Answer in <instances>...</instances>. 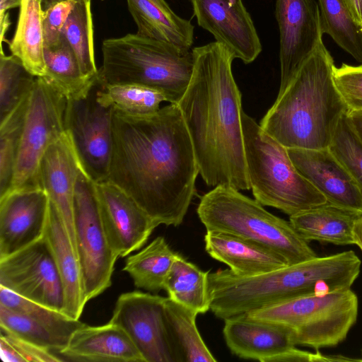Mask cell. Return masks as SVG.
<instances>
[{
    "mask_svg": "<svg viewBox=\"0 0 362 362\" xmlns=\"http://www.w3.org/2000/svg\"><path fill=\"white\" fill-rule=\"evenodd\" d=\"M199 168L177 104L139 116L113 108L112 151L107 180L158 226H177L195 193Z\"/></svg>",
    "mask_w": 362,
    "mask_h": 362,
    "instance_id": "6da1fadb",
    "label": "cell"
},
{
    "mask_svg": "<svg viewBox=\"0 0 362 362\" xmlns=\"http://www.w3.org/2000/svg\"><path fill=\"white\" fill-rule=\"evenodd\" d=\"M189 84L177 103L199 173L208 186L250 189L241 93L232 73L233 54L215 41L192 49Z\"/></svg>",
    "mask_w": 362,
    "mask_h": 362,
    "instance_id": "7a4b0ae2",
    "label": "cell"
},
{
    "mask_svg": "<svg viewBox=\"0 0 362 362\" xmlns=\"http://www.w3.org/2000/svg\"><path fill=\"white\" fill-rule=\"evenodd\" d=\"M360 270L361 261L352 250L256 276L219 269L209 274L210 310L224 320L296 297L351 288Z\"/></svg>",
    "mask_w": 362,
    "mask_h": 362,
    "instance_id": "3957f363",
    "label": "cell"
},
{
    "mask_svg": "<svg viewBox=\"0 0 362 362\" xmlns=\"http://www.w3.org/2000/svg\"><path fill=\"white\" fill-rule=\"evenodd\" d=\"M334 59L321 40L259 125L287 148H328L349 108L333 78Z\"/></svg>",
    "mask_w": 362,
    "mask_h": 362,
    "instance_id": "277c9868",
    "label": "cell"
},
{
    "mask_svg": "<svg viewBox=\"0 0 362 362\" xmlns=\"http://www.w3.org/2000/svg\"><path fill=\"white\" fill-rule=\"evenodd\" d=\"M102 53L100 86L140 84L159 90L170 103H179L193 72L192 50L137 33L105 40Z\"/></svg>",
    "mask_w": 362,
    "mask_h": 362,
    "instance_id": "5b68a950",
    "label": "cell"
},
{
    "mask_svg": "<svg viewBox=\"0 0 362 362\" xmlns=\"http://www.w3.org/2000/svg\"><path fill=\"white\" fill-rule=\"evenodd\" d=\"M241 119L246 167L255 199L289 216L327 203L297 170L286 147L243 111Z\"/></svg>",
    "mask_w": 362,
    "mask_h": 362,
    "instance_id": "8992f818",
    "label": "cell"
},
{
    "mask_svg": "<svg viewBox=\"0 0 362 362\" xmlns=\"http://www.w3.org/2000/svg\"><path fill=\"white\" fill-rule=\"evenodd\" d=\"M239 191L217 186L201 198L197 211L206 230L255 241L278 252L289 265L317 257L290 221L269 213Z\"/></svg>",
    "mask_w": 362,
    "mask_h": 362,
    "instance_id": "52a82bcc",
    "label": "cell"
},
{
    "mask_svg": "<svg viewBox=\"0 0 362 362\" xmlns=\"http://www.w3.org/2000/svg\"><path fill=\"white\" fill-rule=\"evenodd\" d=\"M358 302L351 288L299 296L257 309L248 318L288 328L295 346L317 351L343 341L358 316Z\"/></svg>",
    "mask_w": 362,
    "mask_h": 362,
    "instance_id": "ba28073f",
    "label": "cell"
},
{
    "mask_svg": "<svg viewBox=\"0 0 362 362\" xmlns=\"http://www.w3.org/2000/svg\"><path fill=\"white\" fill-rule=\"evenodd\" d=\"M66 96L45 76L36 77L28 97L13 176L7 193L40 186L42 160L49 146L66 131Z\"/></svg>",
    "mask_w": 362,
    "mask_h": 362,
    "instance_id": "9c48e42d",
    "label": "cell"
},
{
    "mask_svg": "<svg viewBox=\"0 0 362 362\" xmlns=\"http://www.w3.org/2000/svg\"><path fill=\"white\" fill-rule=\"evenodd\" d=\"M74 220L83 292L87 303L111 286L118 256L108 240L95 184L82 170L76 183Z\"/></svg>",
    "mask_w": 362,
    "mask_h": 362,
    "instance_id": "30bf717a",
    "label": "cell"
},
{
    "mask_svg": "<svg viewBox=\"0 0 362 362\" xmlns=\"http://www.w3.org/2000/svg\"><path fill=\"white\" fill-rule=\"evenodd\" d=\"M165 297L139 291L121 294L110 322L129 335L145 362H182L170 333Z\"/></svg>",
    "mask_w": 362,
    "mask_h": 362,
    "instance_id": "8fae6325",
    "label": "cell"
},
{
    "mask_svg": "<svg viewBox=\"0 0 362 362\" xmlns=\"http://www.w3.org/2000/svg\"><path fill=\"white\" fill-rule=\"evenodd\" d=\"M98 82L87 96L67 100L65 115L83 172L93 182L107 180L112 151L113 107L98 103Z\"/></svg>",
    "mask_w": 362,
    "mask_h": 362,
    "instance_id": "7c38bea8",
    "label": "cell"
},
{
    "mask_svg": "<svg viewBox=\"0 0 362 362\" xmlns=\"http://www.w3.org/2000/svg\"><path fill=\"white\" fill-rule=\"evenodd\" d=\"M0 286L63 313L64 287L45 235L29 246L0 259Z\"/></svg>",
    "mask_w": 362,
    "mask_h": 362,
    "instance_id": "4fadbf2b",
    "label": "cell"
},
{
    "mask_svg": "<svg viewBox=\"0 0 362 362\" xmlns=\"http://www.w3.org/2000/svg\"><path fill=\"white\" fill-rule=\"evenodd\" d=\"M279 30L281 93L322 40L320 13L315 0H276Z\"/></svg>",
    "mask_w": 362,
    "mask_h": 362,
    "instance_id": "5bb4252c",
    "label": "cell"
},
{
    "mask_svg": "<svg viewBox=\"0 0 362 362\" xmlns=\"http://www.w3.org/2000/svg\"><path fill=\"white\" fill-rule=\"evenodd\" d=\"M49 205L41 186L11 191L0 197V259L44 237Z\"/></svg>",
    "mask_w": 362,
    "mask_h": 362,
    "instance_id": "9a60e30c",
    "label": "cell"
},
{
    "mask_svg": "<svg viewBox=\"0 0 362 362\" xmlns=\"http://www.w3.org/2000/svg\"><path fill=\"white\" fill-rule=\"evenodd\" d=\"M198 25L235 59L252 62L262 52L257 32L242 0H191Z\"/></svg>",
    "mask_w": 362,
    "mask_h": 362,
    "instance_id": "2e32d148",
    "label": "cell"
},
{
    "mask_svg": "<svg viewBox=\"0 0 362 362\" xmlns=\"http://www.w3.org/2000/svg\"><path fill=\"white\" fill-rule=\"evenodd\" d=\"M110 245L118 257L140 249L158 226L139 204L108 180L94 182Z\"/></svg>",
    "mask_w": 362,
    "mask_h": 362,
    "instance_id": "e0dca14e",
    "label": "cell"
},
{
    "mask_svg": "<svg viewBox=\"0 0 362 362\" xmlns=\"http://www.w3.org/2000/svg\"><path fill=\"white\" fill-rule=\"evenodd\" d=\"M288 152L299 173L327 202L362 214V189L328 148H288Z\"/></svg>",
    "mask_w": 362,
    "mask_h": 362,
    "instance_id": "ac0fdd59",
    "label": "cell"
},
{
    "mask_svg": "<svg viewBox=\"0 0 362 362\" xmlns=\"http://www.w3.org/2000/svg\"><path fill=\"white\" fill-rule=\"evenodd\" d=\"M83 171L69 133L66 130L45 153L39 170V183L57 209L76 250L74 204L76 183Z\"/></svg>",
    "mask_w": 362,
    "mask_h": 362,
    "instance_id": "d6986e66",
    "label": "cell"
},
{
    "mask_svg": "<svg viewBox=\"0 0 362 362\" xmlns=\"http://www.w3.org/2000/svg\"><path fill=\"white\" fill-rule=\"evenodd\" d=\"M223 337L230 352L243 359L269 361L296 346L291 331L282 325L255 320L245 315L224 320Z\"/></svg>",
    "mask_w": 362,
    "mask_h": 362,
    "instance_id": "ffe728a7",
    "label": "cell"
},
{
    "mask_svg": "<svg viewBox=\"0 0 362 362\" xmlns=\"http://www.w3.org/2000/svg\"><path fill=\"white\" fill-rule=\"evenodd\" d=\"M59 354L76 361L145 362L127 332L110 322L78 328Z\"/></svg>",
    "mask_w": 362,
    "mask_h": 362,
    "instance_id": "44dd1931",
    "label": "cell"
},
{
    "mask_svg": "<svg viewBox=\"0 0 362 362\" xmlns=\"http://www.w3.org/2000/svg\"><path fill=\"white\" fill-rule=\"evenodd\" d=\"M205 250L214 259L227 264L239 276H251L287 265L286 259L274 250L226 232L206 230Z\"/></svg>",
    "mask_w": 362,
    "mask_h": 362,
    "instance_id": "7402d4cb",
    "label": "cell"
},
{
    "mask_svg": "<svg viewBox=\"0 0 362 362\" xmlns=\"http://www.w3.org/2000/svg\"><path fill=\"white\" fill-rule=\"evenodd\" d=\"M45 236L53 252L64 287L63 313L73 319L79 320L86 304L81 266L64 223L50 200Z\"/></svg>",
    "mask_w": 362,
    "mask_h": 362,
    "instance_id": "603a6c76",
    "label": "cell"
},
{
    "mask_svg": "<svg viewBox=\"0 0 362 362\" xmlns=\"http://www.w3.org/2000/svg\"><path fill=\"white\" fill-rule=\"evenodd\" d=\"M137 34L191 50L194 25L177 16L165 0H127Z\"/></svg>",
    "mask_w": 362,
    "mask_h": 362,
    "instance_id": "cb8c5ba5",
    "label": "cell"
},
{
    "mask_svg": "<svg viewBox=\"0 0 362 362\" xmlns=\"http://www.w3.org/2000/svg\"><path fill=\"white\" fill-rule=\"evenodd\" d=\"M362 214L328 202L289 216L296 231L307 241L337 245H355L354 228Z\"/></svg>",
    "mask_w": 362,
    "mask_h": 362,
    "instance_id": "d4e9b609",
    "label": "cell"
},
{
    "mask_svg": "<svg viewBox=\"0 0 362 362\" xmlns=\"http://www.w3.org/2000/svg\"><path fill=\"white\" fill-rule=\"evenodd\" d=\"M19 8L16 30L8 42L9 49L33 75L45 76L42 0H21Z\"/></svg>",
    "mask_w": 362,
    "mask_h": 362,
    "instance_id": "484cf974",
    "label": "cell"
},
{
    "mask_svg": "<svg viewBox=\"0 0 362 362\" xmlns=\"http://www.w3.org/2000/svg\"><path fill=\"white\" fill-rule=\"evenodd\" d=\"M45 76L67 100L87 96L98 83V78L85 76L76 55L63 34L55 43L45 46Z\"/></svg>",
    "mask_w": 362,
    "mask_h": 362,
    "instance_id": "4316f807",
    "label": "cell"
},
{
    "mask_svg": "<svg viewBox=\"0 0 362 362\" xmlns=\"http://www.w3.org/2000/svg\"><path fill=\"white\" fill-rule=\"evenodd\" d=\"M177 255L165 238L158 236L139 252L129 255L123 270L129 274L136 287L158 293L163 289Z\"/></svg>",
    "mask_w": 362,
    "mask_h": 362,
    "instance_id": "83f0119b",
    "label": "cell"
},
{
    "mask_svg": "<svg viewBox=\"0 0 362 362\" xmlns=\"http://www.w3.org/2000/svg\"><path fill=\"white\" fill-rule=\"evenodd\" d=\"M209 274L177 253L165 278L163 289L175 301L197 314L205 313L210 310Z\"/></svg>",
    "mask_w": 362,
    "mask_h": 362,
    "instance_id": "f1b7e54d",
    "label": "cell"
},
{
    "mask_svg": "<svg viewBox=\"0 0 362 362\" xmlns=\"http://www.w3.org/2000/svg\"><path fill=\"white\" fill-rule=\"evenodd\" d=\"M168 327L182 362H216L198 331L194 310L165 298Z\"/></svg>",
    "mask_w": 362,
    "mask_h": 362,
    "instance_id": "f546056e",
    "label": "cell"
},
{
    "mask_svg": "<svg viewBox=\"0 0 362 362\" xmlns=\"http://www.w3.org/2000/svg\"><path fill=\"white\" fill-rule=\"evenodd\" d=\"M322 31L362 63V30L344 0H318Z\"/></svg>",
    "mask_w": 362,
    "mask_h": 362,
    "instance_id": "4dcf8cb0",
    "label": "cell"
},
{
    "mask_svg": "<svg viewBox=\"0 0 362 362\" xmlns=\"http://www.w3.org/2000/svg\"><path fill=\"white\" fill-rule=\"evenodd\" d=\"M99 103L122 112L139 116L158 112L160 103L167 101L159 90L136 83L109 84L99 87L96 92Z\"/></svg>",
    "mask_w": 362,
    "mask_h": 362,
    "instance_id": "1f68e13d",
    "label": "cell"
},
{
    "mask_svg": "<svg viewBox=\"0 0 362 362\" xmlns=\"http://www.w3.org/2000/svg\"><path fill=\"white\" fill-rule=\"evenodd\" d=\"M62 34L74 51L83 74L98 78L94 54L91 0L76 2Z\"/></svg>",
    "mask_w": 362,
    "mask_h": 362,
    "instance_id": "d6a6232c",
    "label": "cell"
},
{
    "mask_svg": "<svg viewBox=\"0 0 362 362\" xmlns=\"http://www.w3.org/2000/svg\"><path fill=\"white\" fill-rule=\"evenodd\" d=\"M0 305L30 317L68 341L76 329L86 325L79 320L73 319L61 311L30 300L2 286H0Z\"/></svg>",
    "mask_w": 362,
    "mask_h": 362,
    "instance_id": "836d02e7",
    "label": "cell"
},
{
    "mask_svg": "<svg viewBox=\"0 0 362 362\" xmlns=\"http://www.w3.org/2000/svg\"><path fill=\"white\" fill-rule=\"evenodd\" d=\"M36 76L16 56L0 55V122L6 119L30 94Z\"/></svg>",
    "mask_w": 362,
    "mask_h": 362,
    "instance_id": "e575fe53",
    "label": "cell"
},
{
    "mask_svg": "<svg viewBox=\"0 0 362 362\" xmlns=\"http://www.w3.org/2000/svg\"><path fill=\"white\" fill-rule=\"evenodd\" d=\"M29 95L0 122V197L7 193L11 185Z\"/></svg>",
    "mask_w": 362,
    "mask_h": 362,
    "instance_id": "d590c367",
    "label": "cell"
},
{
    "mask_svg": "<svg viewBox=\"0 0 362 362\" xmlns=\"http://www.w3.org/2000/svg\"><path fill=\"white\" fill-rule=\"evenodd\" d=\"M1 330L49 351L59 354L68 341L42 324L0 305Z\"/></svg>",
    "mask_w": 362,
    "mask_h": 362,
    "instance_id": "8d00e7d4",
    "label": "cell"
},
{
    "mask_svg": "<svg viewBox=\"0 0 362 362\" xmlns=\"http://www.w3.org/2000/svg\"><path fill=\"white\" fill-rule=\"evenodd\" d=\"M347 114L341 117L328 148L362 189V140Z\"/></svg>",
    "mask_w": 362,
    "mask_h": 362,
    "instance_id": "74e56055",
    "label": "cell"
},
{
    "mask_svg": "<svg viewBox=\"0 0 362 362\" xmlns=\"http://www.w3.org/2000/svg\"><path fill=\"white\" fill-rule=\"evenodd\" d=\"M336 87L349 111H362V64L334 68Z\"/></svg>",
    "mask_w": 362,
    "mask_h": 362,
    "instance_id": "f35d334b",
    "label": "cell"
},
{
    "mask_svg": "<svg viewBox=\"0 0 362 362\" xmlns=\"http://www.w3.org/2000/svg\"><path fill=\"white\" fill-rule=\"evenodd\" d=\"M76 1L65 0L56 3L43 12V45H51L62 36L64 25Z\"/></svg>",
    "mask_w": 362,
    "mask_h": 362,
    "instance_id": "ab89813d",
    "label": "cell"
},
{
    "mask_svg": "<svg viewBox=\"0 0 362 362\" xmlns=\"http://www.w3.org/2000/svg\"><path fill=\"white\" fill-rule=\"evenodd\" d=\"M0 335L4 337L14 349L19 362H58L64 361L51 351L39 347L17 337L1 330Z\"/></svg>",
    "mask_w": 362,
    "mask_h": 362,
    "instance_id": "60d3db41",
    "label": "cell"
},
{
    "mask_svg": "<svg viewBox=\"0 0 362 362\" xmlns=\"http://www.w3.org/2000/svg\"><path fill=\"white\" fill-rule=\"evenodd\" d=\"M356 22L362 27V0H344Z\"/></svg>",
    "mask_w": 362,
    "mask_h": 362,
    "instance_id": "b9f144b4",
    "label": "cell"
},
{
    "mask_svg": "<svg viewBox=\"0 0 362 362\" xmlns=\"http://www.w3.org/2000/svg\"><path fill=\"white\" fill-rule=\"evenodd\" d=\"M347 115L354 129L362 140V111H349Z\"/></svg>",
    "mask_w": 362,
    "mask_h": 362,
    "instance_id": "7bdbcfd3",
    "label": "cell"
},
{
    "mask_svg": "<svg viewBox=\"0 0 362 362\" xmlns=\"http://www.w3.org/2000/svg\"><path fill=\"white\" fill-rule=\"evenodd\" d=\"M353 233L354 244L362 251V216L356 221Z\"/></svg>",
    "mask_w": 362,
    "mask_h": 362,
    "instance_id": "ee69618b",
    "label": "cell"
},
{
    "mask_svg": "<svg viewBox=\"0 0 362 362\" xmlns=\"http://www.w3.org/2000/svg\"><path fill=\"white\" fill-rule=\"evenodd\" d=\"M21 0H0V17L6 11L15 7H19Z\"/></svg>",
    "mask_w": 362,
    "mask_h": 362,
    "instance_id": "f6af8a7d",
    "label": "cell"
},
{
    "mask_svg": "<svg viewBox=\"0 0 362 362\" xmlns=\"http://www.w3.org/2000/svg\"><path fill=\"white\" fill-rule=\"evenodd\" d=\"M8 13H6L4 16L0 17V23H1V45H2L3 41L4 40L5 33L8 28L10 25V21L8 17Z\"/></svg>",
    "mask_w": 362,
    "mask_h": 362,
    "instance_id": "bcb514c9",
    "label": "cell"
},
{
    "mask_svg": "<svg viewBox=\"0 0 362 362\" xmlns=\"http://www.w3.org/2000/svg\"><path fill=\"white\" fill-rule=\"evenodd\" d=\"M62 1H65V0H42V9H43V11H45L46 9H47L48 8H49L50 6H52V5L55 4L56 3ZM73 1L78 2V1H89V0H73Z\"/></svg>",
    "mask_w": 362,
    "mask_h": 362,
    "instance_id": "7dc6e473",
    "label": "cell"
},
{
    "mask_svg": "<svg viewBox=\"0 0 362 362\" xmlns=\"http://www.w3.org/2000/svg\"><path fill=\"white\" fill-rule=\"evenodd\" d=\"M361 30H362V27H361Z\"/></svg>",
    "mask_w": 362,
    "mask_h": 362,
    "instance_id": "c3c4849f",
    "label": "cell"
}]
</instances>
